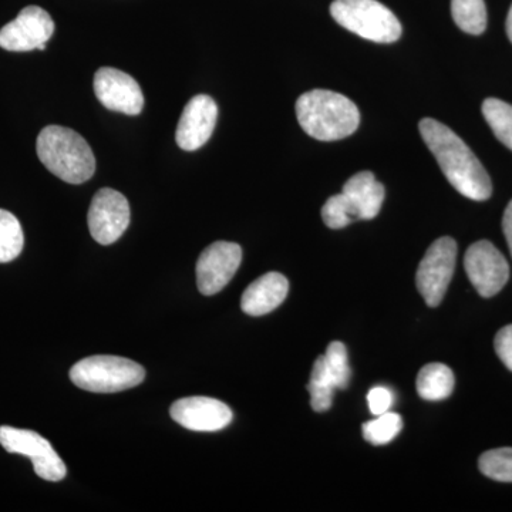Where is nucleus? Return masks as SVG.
<instances>
[{
  "mask_svg": "<svg viewBox=\"0 0 512 512\" xmlns=\"http://www.w3.org/2000/svg\"><path fill=\"white\" fill-rule=\"evenodd\" d=\"M0 444L10 454H20L32 460L35 473L46 481H62L67 474L62 458L52 444L32 430L0 427Z\"/></svg>",
  "mask_w": 512,
  "mask_h": 512,
  "instance_id": "obj_7",
  "label": "nucleus"
},
{
  "mask_svg": "<svg viewBox=\"0 0 512 512\" xmlns=\"http://www.w3.org/2000/svg\"><path fill=\"white\" fill-rule=\"evenodd\" d=\"M242 249L234 242L218 241L205 248L197 262V285L202 295L221 292L237 274Z\"/></svg>",
  "mask_w": 512,
  "mask_h": 512,
  "instance_id": "obj_11",
  "label": "nucleus"
},
{
  "mask_svg": "<svg viewBox=\"0 0 512 512\" xmlns=\"http://www.w3.org/2000/svg\"><path fill=\"white\" fill-rule=\"evenodd\" d=\"M322 218L330 229H342L359 220L355 207L343 192L326 201L322 208Z\"/></svg>",
  "mask_w": 512,
  "mask_h": 512,
  "instance_id": "obj_25",
  "label": "nucleus"
},
{
  "mask_svg": "<svg viewBox=\"0 0 512 512\" xmlns=\"http://www.w3.org/2000/svg\"><path fill=\"white\" fill-rule=\"evenodd\" d=\"M308 390L311 393L312 409L318 413L328 412L332 407L336 386L329 375L328 369H326L323 356H319L315 365H313Z\"/></svg>",
  "mask_w": 512,
  "mask_h": 512,
  "instance_id": "obj_19",
  "label": "nucleus"
},
{
  "mask_svg": "<svg viewBox=\"0 0 512 512\" xmlns=\"http://www.w3.org/2000/svg\"><path fill=\"white\" fill-rule=\"evenodd\" d=\"M503 231L512 256V201L510 204H508V207L505 208L503 217Z\"/></svg>",
  "mask_w": 512,
  "mask_h": 512,
  "instance_id": "obj_28",
  "label": "nucleus"
},
{
  "mask_svg": "<svg viewBox=\"0 0 512 512\" xmlns=\"http://www.w3.org/2000/svg\"><path fill=\"white\" fill-rule=\"evenodd\" d=\"M93 86L97 99L106 109L127 116H138L143 111V90L130 74L101 67L94 76Z\"/></svg>",
  "mask_w": 512,
  "mask_h": 512,
  "instance_id": "obj_12",
  "label": "nucleus"
},
{
  "mask_svg": "<svg viewBox=\"0 0 512 512\" xmlns=\"http://www.w3.org/2000/svg\"><path fill=\"white\" fill-rule=\"evenodd\" d=\"M403 429V420L399 414L383 413L376 416L375 420L363 424V437L373 446H384L399 436Z\"/></svg>",
  "mask_w": 512,
  "mask_h": 512,
  "instance_id": "obj_22",
  "label": "nucleus"
},
{
  "mask_svg": "<svg viewBox=\"0 0 512 512\" xmlns=\"http://www.w3.org/2000/svg\"><path fill=\"white\" fill-rule=\"evenodd\" d=\"M484 119L495 137L512 151V106L500 99H487L483 103Z\"/></svg>",
  "mask_w": 512,
  "mask_h": 512,
  "instance_id": "obj_21",
  "label": "nucleus"
},
{
  "mask_svg": "<svg viewBox=\"0 0 512 512\" xmlns=\"http://www.w3.org/2000/svg\"><path fill=\"white\" fill-rule=\"evenodd\" d=\"M146 370L133 360L119 356H92L70 370V380L92 393H117L143 383Z\"/></svg>",
  "mask_w": 512,
  "mask_h": 512,
  "instance_id": "obj_5",
  "label": "nucleus"
},
{
  "mask_svg": "<svg viewBox=\"0 0 512 512\" xmlns=\"http://www.w3.org/2000/svg\"><path fill=\"white\" fill-rule=\"evenodd\" d=\"M25 245L22 225L12 212L0 210V264L18 258Z\"/></svg>",
  "mask_w": 512,
  "mask_h": 512,
  "instance_id": "obj_20",
  "label": "nucleus"
},
{
  "mask_svg": "<svg viewBox=\"0 0 512 512\" xmlns=\"http://www.w3.org/2000/svg\"><path fill=\"white\" fill-rule=\"evenodd\" d=\"M451 15L458 28L478 36L487 29V8L484 0H451Z\"/></svg>",
  "mask_w": 512,
  "mask_h": 512,
  "instance_id": "obj_18",
  "label": "nucleus"
},
{
  "mask_svg": "<svg viewBox=\"0 0 512 512\" xmlns=\"http://www.w3.org/2000/svg\"><path fill=\"white\" fill-rule=\"evenodd\" d=\"M478 467L485 477L500 483H512V448H495L485 451L478 460Z\"/></svg>",
  "mask_w": 512,
  "mask_h": 512,
  "instance_id": "obj_23",
  "label": "nucleus"
},
{
  "mask_svg": "<svg viewBox=\"0 0 512 512\" xmlns=\"http://www.w3.org/2000/svg\"><path fill=\"white\" fill-rule=\"evenodd\" d=\"M296 117L308 136L319 141H338L359 128V109L343 94L312 90L296 101Z\"/></svg>",
  "mask_w": 512,
  "mask_h": 512,
  "instance_id": "obj_2",
  "label": "nucleus"
},
{
  "mask_svg": "<svg viewBox=\"0 0 512 512\" xmlns=\"http://www.w3.org/2000/svg\"><path fill=\"white\" fill-rule=\"evenodd\" d=\"M464 268L483 298H493L510 279L507 259L490 241H478L467 249Z\"/></svg>",
  "mask_w": 512,
  "mask_h": 512,
  "instance_id": "obj_9",
  "label": "nucleus"
},
{
  "mask_svg": "<svg viewBox=\"0 0 512 512\" xmlns=\"http://www.w3.org/2000/svg\"><path fill=\"white\" fill-rule=\"evenodd\" d=\"M343 194L349 198L357 212L359 220H373L382 210L386 190L383 184L376 180L375 174L362 171L353 175L343 185Z\"/></svg>",
  "mask_w": 512,
  "mask_h": 512,
  "instance_id": "obj_16",
  "label": "nucleus"
},
{
  "mask_svg": "<svg viewBox=\"0 0 512 512\" xmlns=\"http://www.w3.org/2000/svg\"><path fill=\"white\" fill-rule=\"evenodd\" d=\"M218 106L207 94H198L188 101L178 121V147L184 151H195L204 146L214 133L217 124Z\"/></svg>",
  "mask_w": 512,
  "mask_h": 512,
  "instance_id": "obj_13",
  "label": "nucleus"
},
{
  "mask_svg": "<svg viewBox=\"0 0 512 512\" xmlns=\"http://www.w3.org/2000/svg\"><path fill=\"white\" fill-rule=\"evenodd\" d=\"M289 292V282L278 272H269L248 286L241 299V309L247 315L262 316L282 305Z\"/></svg>",
  "mask_w": 512,
  "mask_h": 512,
  "instance_id": "obj_15",
  "label": "nucleus"
},
{
  "mask_svg": "<svg viewBox=\"0 0 512 512\" xmlns=\"http://www.w3.org/2000/svg\"><path fill=\"white\" fill-rule=\"evenodd\" d=\"M323 359H325L326 369H328L336 389H348L350 379H352V369H350L346 346L342 342L330 343Z\"/></svg>",
  "mask_w": 512,
  "mask_h": 512,
  "instance_id": "obj_24",
  "label": "nucleus"
},
{
  "mask_svg": "<svg viewBox=\"0 0 512 512\" xmlns=\"http://www.w3.org/2000/svg\"><path fill=\"white\" fill-rule=\"evenodd\" d=\"M457 244L453 238L443 237L427 249L417 269L416 284L420 295L431 308L439 306L456 271Z\"/></svg>",
  "mask_w": 512,
  "mask_h": 512,
  "instance_id": "obj_6",
  "label": "nucleus"
},
{
  "mask_svg": "<svg viewBox=\"0 0 512 512\" xmlns=\"http://www.w3.org/2000/svg\"><path fill=\"white\" fill-rule=\"evenodd\" d=\"M505 28H507L508 39H510L512 43V6L510 12H508L507 23H505Z\"/></svg>",
  "mask_w": 512,
  "mask_h": 512,
  "instance_id": "obj_29",
  "label": "nucleus"
},
{
  "mask_svg": "<svg viewBox=\"0 0 512 512\" xmlns=\"http://www.w3.org/2000/svg\"><path fill=\"white\" fill-rule=\"evenodd\" d=\"M130 217L127 198L113 188H101L90 204L87 224L94 241L101 245H111L126 232Z\"/></svg>",
  "mask_w": 512,
  "mask_h": 512,
  "instance_id": "obj_8",
  "label": "nucleus"
},
{
  "mask_svg": "<svg viewBox=\"0 0 512 512\" xmlns=\"http://www.w3.org/2000/svg\"><path fill=\"white\" fill-rule=\"evenodd\" d=\"M53 33L55 22L52 16L39 6H28L0 30V47L8 52L45 50Z\"/></svg>",
  "mask_w": 512,
  "mask_h": 512,
  "instance_id": "obj_10",
  "label": "nucleus"
},
{
  "mask_svg": "<svg viewBox=\"0 0 512 512\" xmlns=\"http://www.w3.org/2000/svg\"><path fill=\"white\" fill-rule=\"evenodd\" d=\"M419 130L448 183L473 201H485L491 197L493 184L490 175L476 154L451 128L434 119H423Z\"/></svg>",
  "mask_w": 512,
  "mask_h": 512,
  "instance_id": "obj_1",
  "label": "nucleus"
},
{
  "mask_svg": "<svg viewBox=\"0 0 512 512\" xmlns=\"http://www.w3.org/2000/svg\"><path fill=\"white\" fill-rule=\"evenodd\" d=\"M417 393L427 402H440L451 396L454 390L453 370L443 363H430L417 376Z\"/></svg>",
  "mask_w": 512,
  "mask_h": 512,
  "instance_id": "obj_17",
  "label": "nucleus"
},
{
  "mask_svg": "<svg viewBox=\"0 0 512 512\" xmlns=\"http://www.w3.org/2000/svg\"><path fill=\"white\" fill-rule=\"evenodd\" d=\"M494 346L501 362L512 372V325L505 326L497 333Z\"/></svg>",
  "mask_w": 512,
  "mask_h": 512,
  "instance_id": "obj_27",
  "label": "nucleus"
},
{
  "mask_svg": "<svg viewBox=\"0 0 512 512\" xmlns=\"http://www.w3.org/2000/svg\"><path fill=\"white\" fill-rule=\"evenodd\" d=\"M330 15L342 28L376 43H394L402 36V25L377 0H335Z\"/></svg>",
  "mask_w": 512,
  "mask_h": 512,
  "instance_id": "obj_4",
  "label": "nucleus"
},
{
  "mask_svg": "<svg viewBox=\"0 0 512 512\" xmlns=\"http://www.w3.org/2000/svg\"><path fill=\"white\" fill-rule=\"evenodd\" d=\"M170 414L184 429L205 433L225 429L234 417L227 404L201 396L177 400L171 406Z\"/></svg>",
  "mask_w": 512,
  "mask_h": 512,
  "instance_id": "obj_14",
  "label": "nucleus"
},
{
  "mask_svg": "<svg viewBox=\"0 0 512 512\" xmlns=\"http://www.w3.org/2000/svg\"><path fill=\"white\" fill-rule=\"evenodd\" d=\"M37 157L50 173L69 184H83L96 171L92 148L72 128L47 126L36 143Z\"/></svg>",
  "mask_w": 512,
  "mask_h": 512,
  "instance_id": "obj_3",
  "label": "nucleus"
},
{
  "mask_svg": "<svg viewBox=\"0 0 512 512\" xmlns=\"http://www.w3.org/2000/svg\"><path fill=\"white\" fill-rule=\"evenodd\" d=\"M394 400L393 393L387 387L377 386L373 387L367 394V402H369V409L375 416L390 412Z\"/></svg>",
  "mask_w": 512,
  "mask_h": 512,
  "instance_id": "obj_26",
  "label": "nucleus"
}]
</instances>
